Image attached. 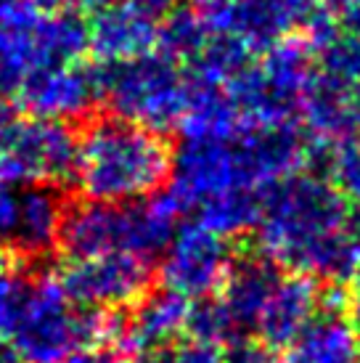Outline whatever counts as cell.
I'll return each mask as SVG.
<instances>
[{"label":"cell","instance_id":"obj_1","mask_svg":"<svg viewBox=\"0 0 360 363\" xmlns=\"http://www.w3.org/2000/svg\"><path fill=\"white\" fill-rule=\"evenodd\" d=\"M254 228L260 252L291 273L344 281L360 260L350 202L315 172H291L265 186Z\"/></svg>","mask_w":360,"mask_h":363},{"label":"cell","instance_id":"obj_2","mask_svg":"<svg viewBox=\"0 0 360 363\" xmlns=\"http://www.w3.org/2000/svg\"><path fill=\"white\" fill-rule=\"evenodd\" d=\"M170 170L172 149L164 135L106 114L96 117L80 135L74 186L93 202L130 204L162 191Z\"/></svg>","mask_w":360,"mask_h":363},{"label":"cell","instance_id":"obj_3","mask_svg":"<svg viewBox=\"0 0 360 363\" xmlns=\"http://www.w3.org/2000/svg\"><path fill=\"white\" fill-rule=\"evenodd\" d=\"M120 323V313L74 305L61 286L59 273H43L30 281L9 340L24 363H64L99 347H114Z\"/></svg>","mask_w":360,"mask_h":363},{"label":"cell","instance_id":"obj_4","mask_svg":"<svg viewBox=\"0 0 360 363\" xmlns=\"http://www.w3.org/2000/svg\"><path fill=\"white\" fill-rule=\"evenodd\" d=\"M178 218L180 215L162 191L130 204L85 199L82 204L67 207L59 250L69 260L128 252L154 262L170 244Z\"/></svg>","mask_w":360,"mask_h":363},{"label":"cell","instance_id":"obj_5","mask_svg":"<svg viewBox=\"0 0 360 363\" xmlns=\"http://www.w3.org/2000/svg\"><path fill=\"white\" fill-rule=\"evenodd\" d=\"M103 101L111 114L140 128L164 133L175 130L186 111V74L162 53H143L138 59L103 64Z\"/></svg>","mask_w":360,"mask_h":363},{"label":"cell","instance_id":"obj_6","mask_svg":"<svg viewBox=\"0 0 360 363\" xmlns=\"http://www.w3.org/2000/svg\"><path fill=\"white\" fill-rule=\"evenodd\" d=\"M310 48L302 38H281L265 48L260 64H247L225 82V93L241 120L254 125L294 122L310 80Z\"/></svg>","mask_w":360,"mask_h":363},{"label":"cell","instance_id":"obj_7","mask_svg":"<svg viewBox=\"0 0 360 363\" xmlns=\"http://www.w3.org/2000/svg\"><path fill=\"white\" fill-rule=\"evenodd\" d=\"M80 162V135L69 122L32 117L13 122L0 138V183L32 186L74 183Z\"/></svg>","mask_w":360,"mask_h":363},{"label":"cell","instance_id":"obj_8","mask_svg":"<svg viewBox=\"0 0 360 363\" xmlns=\"http://www.w3.org/2000/svg\"><path fill=\"white\" fill-rule=\"evenodd\" d=\"M64 292L80 308L120 311L135 305L151 286V262L128 252L69 260L59 273Z\"/></svg>","mask_w":360,"mask_h":363},{"label":"cell","instance_id":"obj_9","mask_svg":"<svg viewBox=\"0 0 360 363\" xmlns=\"http://www.w3.org/2000/svg\"><path fill=\"white\" fill-rule=\"evenodd\" d=\"M159 257V279L164 289L186 300L218 292L233 262L228 239L201 223H186L175 228Z\"/></svg>","mask_w":360,"mask_h":363},{"label":"cell","instance_id":"obj_10","mask_svg":"<svg viewBox=\"0 0 360 363\" xmlns=\"http://www.w3.org/2000/svg\"><path fill=\"white\" fill-rule=\"evenodd\" d=\"M19 104L43 120H82L103 101V72L99 64H67L32 69L19 88Z\"/></svg>","mask_w":360,"mask_h":363},{"label":"cell","instance_id":"obj_11","mask_svg":"<svg viewBox=\"0 0 360 363\" xmlns=\"http://www.w3.org/2000/svg\"><path fill=\"white\" fill-rule=\"evenodd\" d=\"M230 146L244 183L257 191L291 172H300L308 160V141L294 122L254 125L241 120L230 135Z\"/></svg>","mask_w":360,"mask_h":363},{"label":"cell","instance_id":"obj_12","mask_svg":"<svg viewBox=\"0 0 360 363\" xmlns=\"http://www.w3.org/2000/svg\"><path fill=\"white\" fill-rule=\"evenodd\" d=\"M297 114L315 141H352L360 130V85L326 72L310 74Z\"/></svg>","mask_w":360,"mask_h":363},{"label":"cell","instance_id":"obj_13","mask_svg":"<svg viewBox=\"0 0 360 363\" xmlns=\"http://www.w3.org/2000/svg\"><path fill=\"white\" fill-rule=\"evenodd\" d=\"M320 289L318 281L305 273H289L281 276L273 294L262 308V315L257 321L254 337L273 353L286 350V345L305 329V323L320 308Z\"/></svg>","mask_w":360,"mask_h":363},{"label":"cell","instance_id":"obj_14","mask_svg":"<svg viewBox=\"0 0 360 363\" xmlns=\"http://www.w3.org/2000/svg\"><path fill=\"white\" fill-rule=\"evenodd\" d=\"M67 215V202L59 186L32 183L19 186V223L11 244L13 257L40 260L59 250L61 225Z\"/></svg>","mask_w":360,"mask_h":363},{"label":"cell","instance_id":"obj_15","mask_svg":"<svg viewBox=\"0 0 360 363\" xmlns=\"http://www.w3.org/2000/svg\"><path fill=\"white\" fill-rule=\"evenodd\" d=\"M186 311H189V300L170 289L146 292L135 303V311L128 318H122L114 350L135 355L149 347L175 342V337L183 332Z\"/></svg>","mask_w":360,"mask_h":363},{"label":"cell","instance_id":"obj_16","mask_svg":"<svg viewBox=\"0 0 360 363\" xmlns=\"http://www.w3.org/2000/svg\"><path fill=\"white\" fill-rule=\"evenodd\" d=\"M90 24V51L103 64L138 59L154 51L157 43V19L135 11L133 6L109 3L96 11Z\"/></svg>","mask_w":360,"mask_h":363},{"label":"cell","instance_id":"obj_17","mask_svg":"<svg viewBox=\"0 0 360 363\" xmlns=\"http://www.w3.org/2000/svg\"><path fill=\"white\" fill-rule=\"evenodd\" d=\"M283 276L276 262L265 255H247L233 257L228 273L223 279L220 303L225 305L228 315L233 318L239 334H254L257 321L262 315V308L273 294L279 279Z\"/></svg>","mask_w":360,"mask_h":363},{"label":"cell","instance_id":"obj_18","mask_svg":"<svg viewBox=\"0 0 360 363\" xmlns=\"http://www.w3.org/2000/svg\"><path fill=\"white\" fill-rule=\"evenodd\" d=\"M358 329L342 313L337 300L320 303L318 313L286 345L283 363H355Z\"/></svg>","mask_w":360,"mask_h":363},{"label":"cell","instance_id":"obj_19","mask_svg":"<svg viewBox=\"0 0 360 363\" xmlns=\"http://www.w3.org/2000/svg\"><path fill=\"white\" fill-rule=\"evenodd\" d=\"M30 43L35 69L77 64L90 51V24L74 9L43 13L32 21Z\"/></svg>","mask_w":360,"mask_h":363},{"label":"cell","instance_id":"obj_20","mask_svg":"<svg viewBox=\"0 0 360 363\" xmlns=\"http://www.w3.org/2000/svg\"><path fill=\"white\" fill-rule=\"evenodd\" d=\"M186 111L178 125L183 138H230L241 125V114L225 93V85L201 82L186 74Z\"/></svg>","mask_w":360,"mask_h":363},{"label":"cell","instance_id":"obj_21","mask_svg":"<svg viewBox=\"0 0 360 363\" xmlns=\"http://www.w3.org/2000/svg\"><path fill=\"white\" fill-rule=\"evenodd\" d=\"M260 207L262 191L233 189V191L218 194V196L207 199L199 210L193 212V218H196V223L207 225L210 231L230 239V236L254 231V225L260 220Z\"/></svg>","mask_w":360,"mask_h":363},{"label":"cell","instance_id":"obj_22","mask_svg":"<svg viewBox=\"0 0 360 363\" xmlns=\"http://www.w3.org/2000/svg\"><path fill=\"white\" fill-rule=\"evenodd\" d=\"M159 19L157 43H154L157 53L175 64H189L191 59H196V53L204 48V43L210 38L196 9L193 6H172Z\"/></svg>","mask_w":360,"mask_h":363},{"label":"cell","instance_id":"obj_23","mask_svg":"<svg viewBox=\"0 0 360 363\" xmlns=\"http://www.w3.org/2000/svg\"><path fill=\"white\" fill-rule=\"evenodd\" d=\"M252 59V51L230 35H210L204 48L196 53V59L189 61V77L212 85H225V82L239 74Z\"/></svg>","mask_w":360,"mask_h":363},{"label":"cell","instance_id":"obj_24","mask_svg":"<svg viewBox=\"0 0 360 363\" xmlns=\"http://www.w3.org/2000/svg\"><path fill=\"white\" fill-rule=\"evenodd\" d=\"M183 332L189 334L191 340H196V342L218 345V347H223V345H228L230 340L241 337L233 318H230L228 311H225V305H223L215 294L191 300L189 311H186Z\"/></svg>","mask_w":360,"mask_h":363},{"label":"cell","instance_id":"obj_25","mask_svg":"<svg viewBox=\"0 0 360 363\" xmlns=\"http://www.w3.org/2000/svg\"><path fill=\"white\" fill-rule=\"evenodd\" d=\"M32 27V24H30ZM30 27L24 30H0V96H16L21 82L35 69Z\"/></svg>","mask_w":360,"mask_h":363},{"label":"cell","instance_id":"obj_26","mask_svg":"<svg viewBox=\"0 0 360 363\" xmlns=\"http://www.w3.org/2000/svg\"><path fill=\"white\" fill-rule=\"evenodd\" d=\"M30 279L19 268V257L0 252V337H9L27 300Z\"/></svg>","mask_w":360,"mask_h":363},{"label":"cell","instance_id":"obj_27","mask_svg":"<svg viewBox=\"0 0 360 363\" xmlns=\"http://www.w3.org/2000/svg\"><path fill=\"white\" fill-rule=\"evenodd\" d=\"M130 363H225L223 347L196 340H183V342H170L162 347H149L133 355Z\"/></svg>","mask_w":360,"mask_h":363},{"label":"cell","instance_id":"obj_28","mask_svg":"<svg viewBox=\"0 0 360 363\" xmlns=\"http://www.w3.org/2000/svg\"><path fill=\"white\" fill-rule=\"evenodd\" d=\"M16 223H19V186L0 183V252L11 255Z\"/></svg>","mask_w":360,"mask_h":363},{"label":"cell","instance_id":"obj_29","mask_svg":"<svg viewBox=\"0 0 360 363\" xmlns=\"http://www.w3.org/2000/svg\"><path fill=\"white\" fill-rule=\"evenodd\" d=\"M223 358L225 363H273V350L265 347L254 334H241L223 345Z\"/></svg>","mask_w":360,"mask_h":363},{"label":"cell","instance_id":"obj_30","mask_svg":"<svg viewBox=\"0 0 360 363\" xmlns=\"http://www.w3.org/2000/svg\"><path fill=\"white\" fill-rule=\"evenodd\" d=\"M40 16L30 0H0V30H24Z\"/></svg>","mask_w":360,"mask_h":363},{"label":"cell","instance_id":"obj_31","mask_svg":"<svg viewBox=\"0 0 360 363\" xmlns=\"http://www.w3.org/2000/svg\"><path fill=\"white\" fill-rule=\"evenodd\" d=\"M283 19L289 21V27H305L308 19L320 9V0H270Z\"/></svg>","mask_w":360,"mask_h":363},{"label":"cell","instance_id":"obj_32","mask_svg":"<svg viewBox=\"0 0 360 363\" xmlns=\"http://www.w3.org/2000/svg\"><path fill=\"white\" fill-rule=\"evenodd\" d=\"M125 3L133 6L135 11H140V13H146L149 19H159L175 6V0H125Z\"/></svg>","mask_w":360,"mask_h":363},{"label":"cell","instance_id":"obj_33","mask_svg":"<svg viewBox=\"0 0 360 363\" xmlns=\"http://www.w3.org/2000/svg\"><path fill=\"white\" fill-rule=\"evenodd\" d=\"M77 363H128L122 358V353H117L114 347H99V350H90L74 358Z\"/></svg>","mask_w":360,"mask_h":363},{"label":"cell","instance_id":"obj_34","mask_svg":"<svg viewBox=\"0 0 360 363\" xmlns=\"http://www.w3.org/2000/svg\"><path fill=\"white\" fill-rule=\"evenodd\" d=\"M350 323L360 332V260L355 265V273H352V294H350Z\"/></svg>","mask_w":360,"mask_h":363},{"label":"cell","instance_id":"obj_35","mask_svg":"<svg viewBox=\"0 0 360 363\" xmlns=\"http://www.w3.org/2000/svg\"><path fill=\"white\" fill-rule=\"evenodd\" d=\"M337 24H339L342 30H347V32H352V35H358L360 38V6L339 13V21H337Z\"/></svg>","mask_w":360,"mask_h":363},{"label":"cell","instance_id":"obj_36","mask_svg":"<svg viewBox=\"0 0 360 363\" xmlns=\"http://www.w3.org/2000/svg\"><path fill=\"white\" fill-rule=\"evenodd\" d=\"M13 122H16V111H13V106L9 104V99L0 96V138L11 130Z\"/></svg>","mask_w":360,"mask_h":363},{"label":"cell","instance_id":"obj_37","mask_svg":"<svg viewBox=\"0 0 360 363\" xmlns=\"http://www.w3.org/2000/svg\"><path fill=\"white\" fill-rule=\"evenodd\" d=\"M0 363H24L16 345L11 342L9 337H0Z\"/></svg>","mask_w":360,"mask_h":363},{"label":"cell","instance_id":"obj_38","mask_svg":"<svg viewBox=\"0 0 360 363\" xmlns=\"http://www.w3.org/2000/svg\"><path fill=\"white\" fill-rule=\"evenodd\" d=\"M30 3L43 13H53V11L72 9V3H77V0H30Z\"/></svg>","mask_w":360,"mask_h":363},{"label":"cell","instance_id":"obj_39","mask_svg":"<svg viewBox=\"0 0 360 363\" xmlns=\"http://www.w3.org/2000/svg\"><path fill=\"white\" fill-rule=\"evenodd\" d=\"M320 6L326 11H334V13H344V11L360 6V0H320Z\"/></svg>","mask_w":360,"mask_h":363},{"label":"cell","instance_id":"obj_40","mask_svg":"<svg viewBox=\"0 0 360 363\" xmlns=\"http://www.w3.org/2000/svg\"><path fill=\"white\" fill-rule=\"evenodd\" d=\"M77 3H82L85 9L99 11V9H103V6H109V3H117V0H77Z\"/></svg>","mask_w":360,"mask_h":363},{"label":"cell","instance_id":"obj_41","mask_svg":"<svg viewBox=\"0 0 360 363\" xmlns=\"http://www.w3.org/2000/svg\"><path fill=\"white\" fill-rule=\"evenodd\" d=\"M355 361L360 363V340H358V355H355Z\"/></svg>","mask_w":360,"mask_h":363},{"label":"cell","instance_id":"obj_42","mask_svg":"<svg viewBox=\"0 0 360 363\" xmlns=\"http://www.w3.org/2000/svg\"><path fill=\"white\" fill-rule=\"evenodd\" d=\"M74 358H77V355H74ZM74 358H69V361H64V363H77V361H74Z\"/></svg>","mask_w":360,"mask_h":363},{"label":"cell","instance_id":"obj_43","mask_svg":"<svg viewBox=\"0 0 360 363\" xmlns=\"http://www.w3.org/2000/svg\"><path fill=\"white\" fill-rule=\"evenodd\" d=\"M355 143H358V149H360V130H358V141H355Z\"/></svg>","mask_w":360,"mask_h":363},{"label":"cell","instance_id":"obj_44","mask_svg":"<svg viewBox=\"0 0 360 363\" xmlns=\"http://www.w3.org/2000/svg\"><path fill=\"white\" fill-rule=\"evenodd\" d=\"M355 363H358V361H355Z\"/></svg>","mask_w":360,"mask_h":363}]
</instances>
